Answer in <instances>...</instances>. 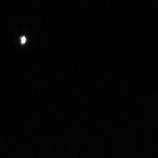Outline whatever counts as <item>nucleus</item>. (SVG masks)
I'll use <instances>...</instances> for the list:
<instances>
[{
	"mask_svg": "<svg viewBox=\"0 0 158 158\" xmlns=\"http://www.w3.org/2000/svg\"><path fill=\"white\" fill-rule=\"evenodd\" d=\"M26 39L25 36H23L21 38V43L22 44H24L25 42Z\"/></svg>",
	"mask_w": 158,
	"mask_h": 158,
	"instance_id": "1",
	"label": "nucleus"
}]
</instances>
